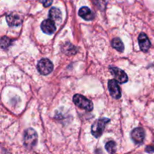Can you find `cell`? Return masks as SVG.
I'll use <instances>...</instances> for the list:
<instances>
[{"mask_svg":"<svg viewBox=\"0 0 154 154\" xmlns=\"http://www.w3.org/2000/svg\"><path fill=\"white\" fill-rule=\"evenodd\" d=\"M63 51L65 54H68V55H73V54H76L77 49L74 45H71L70 43H66L63 46Z\"/></svg>","mask_w":154,"mask_h":154,"instance_id":"obj_14","label":"cell"},{"mask_svg":"<svg viewBox=\"0 0 154 154\" xmlns=\"http://www.w3.org/2000/svg\"><path fill=\"white\" fill-rule=\"evenodd\" d=\"M111 74L114 75V78L118 81L120 84H125L128 81V76L124 71L118 69L117 67H111L110 68Z\"/></svg>","mask_w":154,"mask_h":154,"instance_id":"obj_7","label":"cell"},{"mask_svg":"<svg viewBox=\"0 0 154 154\" xmlns=\"http://www.w3.org/2000/svg\"><path fill=\"white\" fill-rule=\"evenodd\" d=\"M131 138L133 142L137 145H141L144 142L145 132L142 128H135L131 132Z\"/></svg>","mask_w":154,"mask_h":154,"instance_id":"obj_6","label":"cell"},{"mask_svg":"<svg viewBox=\"0 0 154 154\" xmlns=\"http://www.w3.org/2000/svg\"><path fill=\"white\" fill-rule=\"evenodd\" d=\"M80 16L85 20H93L94 19V13L88 7H82L78 12Z\"/></svg>","mask_w":154,"mask_h":154,"instance_id":"obj_10","label":"cell"},{"mask_svg":"<svg viewBox=\"0 0 154 154\" xmlns=\"http://www.w3.org/2000/svg\"><path fill=\"white\" fill-rule=\"evenodd\" d=\"M44 5V7L47 8V7H49L53 2V0H40Z\"/></svg>","mask_w":154,"mask_h":154,"instance_id":"obj_18","label":"cell"},{"mask_svg":"<svg viewBox=\"0 0 154 154\" xmlns=\"http://www.w3.org/2000/svg\"><path fill=\"white\" fill-rule=\"evenodd\" d=\"M50 18L54 20H61V11L57 8H52L49 11Z\"/></svg>","mask_w":154,"mask_h":154,"instance_id":"obj_13","label":"cell"},{"mask_svg":"<svg viewBox=\"0 0 154 154\" xmlns=\"http://www.w3.org/2000/svg\"><path fill=\"white\" fill-rule=\"evenodd\" d=\"M38 136L35 131L32 128L27 129L24 132L23 144L26 148L32 149L37 144Z\"/></svg>","mask_w":154,"mask_h":154,"instance_id":"obj_1","label":"cell"},{"mask_svg":"<svg viewBox=\"0 0 154 154\" xmlns=\"http://www.w3.org/2000/svg\"><path fill=\"white\" fill-rule=\"evenodd\" d=\"M41 28H42V31L46 34L52 35L56 31L55 23L51 18L45 20L41 24Z\"/></svg>","mask_w":154,"mask_h":154,"instance_id":"obj_8","label":"cell"},{"mask_svg":"<svg viewBox=\"0 0 154 154\" xmlns=\"http://www.w3.org/2000/svg\"><path fill=\"white\" fill-rule=\"evenodd\" d=\"M110 122L108 118H100L93 123L91 128V132L95 138H99L103 133L105 126Z\"/></svg>","mask_w":154,"mask_h":154,"instance_id":"obj_2","label":"cell"},{"mask_svg":"<svg viewBox=\"0 0 154 154\" xmlns=\"http://www.w3.org/2000/svg\"><path fill=\"white\" fill-rule=\"evenodd\" d=\"M95 4L96 5H97L98 7L100 9H104L105 6V0H94Z\"/></svg>","mask_w":154,"mask_h":154,"instance_id":"obj_17","label":"cell"},{"mask_svg":"<svg viewBox=\"0 0 154 154\" xmlns=\"http://www.w3.org/2000/svg\"><path fill=\"white\" fill-rule=\"evenodd\" d=\"M108 87L110 94L114 99H120V97H121V90H120V86H119V82L117 80H110L108 81Z\"/></svg>","mask_w":154,"mask_h":154,"instance_id":"obj_5","label":"cell"},{"mask_svg":"<svg viewBox=\"0 0 154 154\" xmlns=\"http://www.w3.org/2000/svg\"><path fill=\"white\" fill-rule=\"evenodd\" d=\"M11 43V41L9 38L6 37V36H4L1 38V47L2 49H5L7 48L9 45Z\"/></svg>","mask_w":154,"mask_h":154,"instance_id":"obj_16","label":"cell"},{"mask_svg":"<svg viewBox=\"0 0 154 154\" xmlns=\"http://www.w3.org/2000/svg\"><path fill=\"white\" fill-rule=\"evenodd\" d=\"M138 44H139L140 49L143 51V52H147L150 48V40H149L148 37L145 33H141L138 36Z\"/></svg>","mask_w":154,"mask_h":154,"instance_id":"obj_9","label":"cell"},{"mask_svg":"<svg viewBox=\"0 0 154 154\" xmlns=\"http://www.w3.org/2000/svg\"><path fill=\"white\" fill-rule=\"evenodd\" d=\"M6 20L10 26H18L22 23V18L15 14H9L6 16Z\"/></svg>","mask_w":154,"mask_h":154,"instance_id":"obj_11","label":"cell"},{"mask_svg":"<svg viewBox=\"0 0 154 154\" xmlns=\"http://www.w3.org/2000/svg\"><path fill=\"white\" fill-rule=\"evenodd\" d=\"M105 149L109 153H114L116 152V143L114 141H108L105 144Z\"/></svg>","mask_w":154,"mask_h":154,"instance_id":"obj_15","label":"cell"},{"mask_svg":"<svg viewBox=\"0 0 154 154\" xmlns=\"http://www.w3.org/2000/svg\"><path fill=\"white\" fill-rule=\"evenodd\" d=\"M146 152H147V153H154V146H147L146 147Z\"/></svg>","mask_w":154,"mask_h":154,"instance_id":"obj_19","label":"cell"},{"mask_svg":"<svg viewBox=\"0 0 154 154\" xmlns=\"http://www.w3.org/2000/svg\"><path fill=\"white\" fill-rule=\"evenodd\" d=\"M73 102L78 108L87 111H91L93 109V102L81 94H75L73 96Z\"/></svg>","mask_w":154,"mask_h":154,"instance_id":"obj_3","label":"cell"},{"mask_svg":"<svg viewBox=\"0 0 154 154\" xmlns=\"http://www.w3.org/2000/svg\"><path fill=\"white\" fill-rule=\"evenodd\" d=\"M37 69L41 75H48L54 69V65H53L52 62L48 59H42L38 63Z\"/></svg>","mask_w":154,"mask_h":154,"instance_id":"obj_4","label":"cell"},{"mask_svg":"<svg viewBox=\"0 0 154 154\" xmlns=\"http://www.w3.org/2000/svg\"><path fill=\"white\" fill-rule=\"evenodd\" d=\"M111 44H112V47L114 49H116L119 52H123V51H124V45L119 38H114L112 40Z\"/></svg>","mask_w":154,"mask_h":154,"instance_id":"obj_12","label":"cell"}]
</instances>
